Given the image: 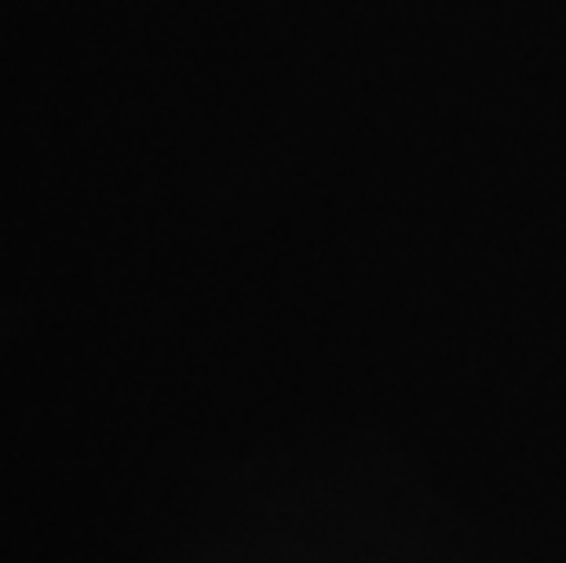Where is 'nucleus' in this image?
Masks as SVG:
<instances>
[]
</instances>
